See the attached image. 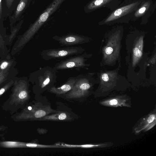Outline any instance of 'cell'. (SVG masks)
I'll return each instance as SVG.
<instances>
[{
	"label": "cell",
	"instance_id": "cell-1",
	"mask_svg": "<svg viewBox=\"0 0 156 156\" xmlns=\"http://www.w3.org/2000/svg\"><path fill=\"white\" fill-rule=\"evenodd\" d=\"M30 98L28 82L24 80H16L11 94L2 107L3 110L9 111L12 115L23 109L29 103Z\"/></svg>",
	"mask_w": 156,
	"mask_h": 156
},
{
	"label": "cell",
	"instance_id": "cell-2",
	"mask_svg": "<svg viewBox=\"0 0 156 156\" xmlns=\"http://www.w3.org/2000/svg\"><path fill=\"white\" fill-rule=\"evenodd\" d=\"M56 112L49 106L43 105L40 102L28 103L20 112L12 115L11 118L16 122L37 120Z\"/></svg>",
	"mask_w": 156,
	"mask_h": 156
},
{
	"label": "cell",
	"instance_id": "cell-3",
	"mask_svg": "<svg viewBox=\"0 0 156 156\" xmlns=\"http://www.w3.org/2000/svg\"><path fill=\"white\" fill-rule=\"evenodd\" d=\"M56 70L49 66L40 68L33 75L34 92L40 94L48 90L55 83Z\"/></svg>",
	"mask_w": 156,
	"mask_h": 156
},
{
	"label": "cell",
	"instance_id": "cell-4",
	"mask_svg": "<svg viewBox=\"0 0 156 156\" xmlns=\"http://www.w3.org/2000/svg\"><path fill=\"white\" fill-rule=\"evenodd\" d=\"M84 51V49L80 47H66L44 50L41 52L40 55L43 59L48 60L79 55L82 54Z\"/></svg>",
	"mask_w": 156,
	"mask_h": 156
},
{
	"label": "cell",
	"instance_id": "cell-5",
	"mask_svg": "<svg viewBox=\"0 0 156 156\" xmlns=\"http://www.w3.org/2000/svg\"><path fill=\"white\" fill-rule=\"evenodd\" d=\"M91 87L89 80L86 78L80 75L77 76L76 82L71 90L66 94L69 98H78L87 95Z\"/></svg>",
	"mask_w": 156,
	"mask_h": 156
},
{
	"label": "cell",
	"instance_id": "cell-6",
	"mask_svg": "<svg viewBox=\"0 0 156 156\" xmlns=\"http://www.w3.org/2000/svg\"><path fill=\"white\" fill-rule=\"evenodd\" d=\"M86 57L84 54L79 55L59 62L53 67L56 70L68 69L73 68H80L86 65L85 63Z\"/></svg>",
	"mask_w": 156,
	"mask_h": 156
},
{
	"label": "cell",
	"instance_id": "cell-7",
	"mask_svg": "<svg viewBox=\"0 0 156 156\" xmlns=\"http://www.w3.org/2000/svg\"><path fill=\"white\" fill-rule=\"evenodd\" d=\"M54 40L58 41L61 46L80 44L87 42L88 39L84 37L77 35H69L63 37L55 36Z\"/></svg>",
	"mask_w": 156,
	"mask_h": 156
},
{
	"label": "cell",
	"instance_id": "cell-8",
	"mask_svg": "<svg viewBox=\"0 0 156 156\" xmlns=\"http://www.w3.org/2000/svg\"><path fill=\"white\" fill-rule=\"evenodd\" d=\"M77 78V76L71 77L62 86L58 87L53 86L48 90L51 93L57 95L66 94L72 89Z\"/></svg>",
	"mask_w": 156,
	"mask_h": 156
},
{
	"label": "cell",
	"instance_id": "cell-9",
	"mask_svg": "<svg viewBox=\"0 0 156 156\" xmlns=\"http://www.w3.org/2000/svg\"><path fill=\"white\" fill-rule=\"evenodd\" d=\"M137 3H133L119 8L113 12L105 20L107 22L115 20L123 15L128 12L136 5Z\"/></svg>",
	"mask_w": 156,
	"mask_h": 156
},
{
	"label": "cell",
	"instance_id": "cell-10",
	"mask_svg": "<svg viewBox=\"0 0 156 156\" xmlns=\"http://www.w3.org/2000/svg\"><path fill=\"white\" fill-rule=\"evenodd\" d=\"M143 46V37H141L133 49V66L136 65L142 56Z\"/></svg>",
	"mask_w": 156,
	"mask_h": 156
},
{
	"label": "cell",
	"instance_id": "cell-11",
	"mask_svg": "<svg viewBox=\"0 0 156 156\" xmlns=\"http://www.w3.org/2000/svg\"><path fill=\"white\" fill-rule=\"evenodd\" d=\"M71 119L69 115L66 112H59L50 115H46L43 117L39 119L38 120H52L63 121Z\"/></svg>",
	"mask_w": 156,
	"mask_h": 156
},
{
	"label": "cell",
	"instance_id": "cell-12",
	"mask_svg": "<svg viewBox=\"0 0 156 156\" xmlns=\"http://www.w3.org/2000/svg\"><path fill=\"white\" fill-rule=\"evenodd\" d=\"M0 147L8 148H26V143L16 141L0 142Z\"/></svg>",
	"mask_w": 156,
	"mask_h": 156
},
{
	"label": "cell",
	"instance_id": "cell-13",
	"mask_svg": "<svg viewBox=\"0 0 156 156\" xmlns=\"http://www.w3.org/2000/svg\"><path fill=\"white\" fill-rule=\"evenodd\" d=\"M27 1L28 0H20L14 15V19L17 18L20 16L25 8Z\"/></svg>",
	"mask_w": 156,
	"mask_h": 156
},
{
	"label": "cell",
	"instance_id": "cell-14",
	"mask_svg": "<svg viewBox=\"0 0 156 156\" xmlns=\"http://www.w3.org/2000/svg\"><path fill=\"white\" fill-rule=\"evenodd\" d=\"M14 83L11 80L0 88V98L13 85Z\"/></svg>",
	"mask_w": 156,
	"mask_h": 156
},
{
	"label": "cell",
	"instance_id": "cell-15",
	"mask_svg": "<svg viewBox=\"0 0 156 156\" xmlns=\"http://www.w3.org/2000/svg\"><path fill=\"white\" fill-rule=\"evenodd\" d=\"M62 145L63 147H80L82 148H92L94 147V144H85L82 145H70L66 144H62Z\"/></svg>",
	"mask_w": 156,
	"mask_h": 156
},
{
	"label": "cell",
	"instance_id": "cell-16",
	"mask_svg": "<svg viewBox=\"0 0 156 156\" xmlns=\"http://www.w3.org/2000/svg\"><path fill=\"white\" fill-rule=\"evenodd\" d=\"M8 72L7 69L3 70H0V87L6 80L8 74Z\"/></svg>",
	"mask_w": 156,
	"mask_h": 156
},
{
	"label": "cell",
	"instance_id": "cell-17",
	"mask_svg": "<svg viewBox=\"0 0 156 156\" xmlns=\"http://www.w3.org/2000/svg\"><path fill=\"white\" fill-rule=\"evenodd\" d=\"M109 0H96L90 4V8L94 9L101 6Z\"/></svg>",
	"mask_w": 156,
	"mask_h": 156
},
{
	"label": "cell",
	"instance_id": "cell-18",
	"mask_svg": "<svg viewBox=\"0 0 156 156\" xmlns=\"http://www.w3.org/2000/svg\"><path fill=\"white\" fill-rule=\"evenodd\" d=\"M22 21H20L13 30L10 35L9 38V41H11L14 38V37L17 33L20 27Z\"/></svg>",
	"mask_w": 156,
	"mask_h": 156
},
{
	"label": "cell",
	"instance_id": "cell-19",
	"mask_svg": "<svg viewBox=\"0 0 156 156\" xmlns=\"http://www.w3.org/2000/svg\"><path fill=\"white\" fill-rule=\"evenodd\" d=\"M10 62L5 61L2 62L0 64V70H6L8 69V68L10 67L11 65Z\"/></svg>",
	"mask_w": 156,
	"mask_h": 156
},
{
	"label": "cell",
	"instance_id": "cell-20",
	"mask_svg": "<svg viewBox=\"0 0 156 156\" xmlns=\"http://www.w3.org/2000/svg\"><path fill=\"white\" fill-rule=\"evenodd\" d=\"M146 6H143L140 8L135 13V16H138L144 13L146 9Z\"/></svg>",
	"mask_w": 156,
	"mask_h": 156
},
{
	"label": "cell",
	"instance_id": "cell-21",
	"mask_svg": "<svg viewBox=\"0 0 156 156\" xmlns=\"http://www.w3.org/2000/svg\"><path fill=\"white\" fill-rule=\"evenodd\" d=\"M119 102L118 99H113L108 101V104L111 106H115L118 105L119 103Z\"/></svg>",
	"mask_w": 156,
	"mask_h": 156
},
{
	"label": "cell",
	"instance_id": "cell-22",
	"mask_svg": "<svg viewBox=\"0 0 156 156\" xmlns=\"http://www.w3.org/2000/svg\"><path fill=\"white\" fill-rule=\"evenodd\" d=\"M113 48L111 47H108L105 49V53L108 55L111 54L113 52Z\"/></svg>",
	"mask_w": 156,
	"mask_h": 156
},
{
	"label": "cell",
	"instance_id": "cell-23",
	"mask_svg": "<svg viewBox=\"0 0 156 156\" xmlns=\"http://www.w3.org/2000/svg\"><path fill=\"white\" fill-rule=\"evenodd\" d=\"M8 128V127L7 126L3 125L0 126V133L5 131ZM5 134V133L0 134V136H3V135H4Z\"/></svg>",
	"mask_w": 156,
	"mask_h": 156
},
{
	"label": "cell",
	"instance_id": "cell-24",
	"mask_svg": "<svg viewBox=\"0 0 156 156\" xmlns=\"http://www.w3.org/2000/svg\"><path fill=\"white\" fill-rule=\"evenodd\" d=\"M102 79L103 81L105 82L108 81L109 80L108 76L106 73L103 74L101 76Z\"/></svg>",
	"mask_w": 156,
	"mask_h": 156
},
{
	"label": "cell",
	"instance_id": "cell-25",
	"mask_svg": "<svg viewBox=\"0 0 156 156\" xmlns=\"http://www.w3.org/2000/svg\"><path fill=\"white\" fill-rule=\"evenodd\" d=\"M14 0H5L6 5L9 8L11 6Z\"/></svg>",
	"mask_w": 156,
	"mask_h": 156
},
{
	"label": "cell",
	"instance_id": "cell-26",
	"mask_svg": "<svg viewBox=\"0 0 156 156\" xmlns=\"http://www.w3.org/2000/svg\"><path fill=\"white\" fill-rule=\"evenodd\" d=\"M2 13V0H0V19L1 18Z\"/></svg>",
	"mask_w": 156,
	"mask_h": 156
},
{
	"label": "cell",
	"instance_id": "cell-27",
	"mask_svg": "<svg viewBox=\"0 0 156 156\" xmlns=\"http://www.w3.org/2000/svg\"><path fill=\"white\" fill-rule=\"evenodd\" d=\"M1 35H0V39L1 38Z\"/></svg>",
	"mask_w": 156,
	"mask_h": 156
}]
</instances>
